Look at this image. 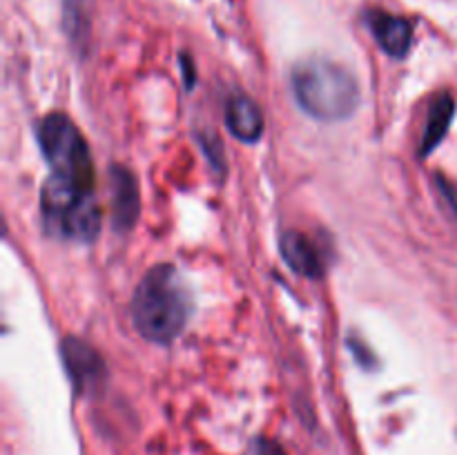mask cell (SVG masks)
Listing matches in <instances>:
<instances>
[{"label": "cell", "instance_id": "8992f818", "mask_svg": "<svg viewBox=\"0 0 457 455\" xmlns=\"http://www.w3.org/2000/svg\"><path fill=\"white\" fill-rule=\"evenodd\" d=\"M112 190V223L116 230H129L137 223L141 199H138V186L132 172L120 165H114L110 174Z\"/></svg>", "mask_w": 457, "mask_h": 455}, {"label": "cell", "instance_id": "52a82bcc", "mask_svg": "<svg viewBox=\"0 0 457 455\" xmlns=\"http://www.w3.org/2000/svg\"><path fill=\"white\" fill-rule=\"evenodd\" d=\"M370 29H373L375 38H378L379 47L388 54V56L402 58L406 56L413 40V25L406 18L393 16V13L373 12L369 16Z\"/></svg>", "mask_w": 457, "mask_h": 455}, {"label": "cell", "instance_id": "5b68a950", "mask_svg": "<svg viewBox=\"0 0 457 455\" xmlns=\"http://www.w3.org/2000/svg\"><path fill=\"white\" fill-rule=\"evenodd\" d=\"M62 361L74 388L79 393H94L105 382V364L101 355L83 339L67 337L61 346Z\"/></svg>", "mask_w": 457, "mask_h": 455}, {"label": "cell", "instance_id": "7a4b0ae2", "mask_svg": "<svg viewBox=\"0 0 457 455\" xmlns=\"http://www.w3.org/2000/svg\"><path fill=\"white\" fill-rule=\"evenodd\" d=\"M293 94L312 119L344 120L360 105V85L351 71L324 58H311L293 70Z\"/></svg>", "mask_w": 457, "mask_h": 455}, {"label": "cell", "instance_id": "277c9868", "mask_svg": "<svg viewBox=\"0 0 457 455\" xmlns=\"http://www.w3.org/2000/svg\"><path fill=\"white\" fill-rule=\"evenodd\" d=\"M38 143L54 177L67 178V181L94 190L96 172H94L89 147L70 116L58 114V112L45 116L38 123Z\"/></svg>", "mask_w": 457, "mask_h": 455}, {"label": "cell", "instance_id": "3957f363", "mask_svg": "<svg viewBox=\"0 0 457 455\" xmlns=\"http://www.w3.org/2000/svg\"><path fill=\"white\" fill-rule=\"evenodd\" d=\"M40 208L47 230L62 239L92 241L101 230V212L94 190L67 178L49 174L40 194Z\"/></svg>", "mask_w": 457, "mask_h": 455}, {"label": "cell", "instance_id": "6da1fadb", "mask_svg": "<svg viewBox=\"0 0 457 455\" xmlns=\"http://www.w3.org/2000/svg\"><path fill=\"white\" fill-rule=\"evenodd\" d=\"M190 294L170 263L150 268L132 299V321L141 337L154 343H170L183 333L190 319Z\"/></svg>", "mask_w": 457, "mask_h": 455}, {"label": "cell", "instance_id": "8fae6325", "mask_svg": "<svg viewBox=\"0 0 457 455\" xmlns=\"http://www.w3.org/2000/svg\"><path fill=\"white\" fill-rule=\"evenodd\" d=\"M248 455H286V451L281 449L277 442L266 440V437H259V440L253 442Z\"/></svg>", "mask_w": 457, "mask_h": 455}, {"label": "cell", "instance_id": "ba28073f", "mask_svg": "<svg viewBox=\"0 0 457 455\" xmlns=\"http://www.w3.org/2000/svg\"><path fill=\"white\" fill-rule=\"evenodd\" d=\"M279 245L281 254H284V259L295 272H299L303 277H311V279H320L321 272H324V261H321V254L317 250V245L303 232H284Z\"/></svg>", "mask_w": 457, "mask_h": 455}, {"label": "cell", "instance_id": "30bf717a", "mask_svg": "<svg viewBox=\"0 0 457 455\" xmlns=\"http://www.w3.org/2000/svg\"><path fill=\"white\" fill-rule=\"evenodd\" d=\"M453 112H455V103L451 94H440V96L433 101L431 112H428V119H427V128H424V136H422V156H427L428 152H433L437 145H440L446 129H449L451 119H453Z\"/></svg>", "mask_w": 457, "mask_h": 455}, {"label": "cell", "instance_id": "9c48e42d", "mask_svg": "<svg viewBox=\"0 0 457 455\" xmlns=\"http://www.w3.org/2000/svg\"><path fill=\"white\" fill-rule=\"evenodd\" d=\"M226 123L228 129L244 143H254L263 134L262 110L248 96H232L228 101Z\"/></svg>", "mask_w": 457, "mask_h": 455}]
</instances>
